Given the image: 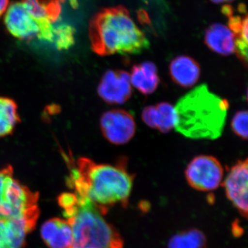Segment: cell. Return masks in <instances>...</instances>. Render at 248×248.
Returning a JSON list of instances; mask_svg holds the SVG:
<instances>
[{
	"instance_id": "6da1fadb",
	"label": "cell",
	"mask_w": 248,
	"mask_h": 248,
	"mask_svg": "<svg viewBox=\"0 0 248 248\" xmlns=\"http://www.w3.org/2000/svg\"><path fill=\"white\" fill-rule=\"evenodd\" d=\"M133 178L125 160L117 165L98 164L82 157L78 160L76 169L72 170L68 184L75 193L88 199L106 214L117 204L128 205Z\"/></svg>"
},
{
	"instance_id": "7a4b0ae2",
	"label": "cell",
	"mask_w": 248,
	"mask_h": 248,
	"mask_svg": "<svg viewBox=\"0 0 248 248\" xmlns=\"http://www.w3.org/2000/svg\"><path fill=\"white\" fill-rule=\"evenodd\" d=\"M174 108L178 133L192 140H215L223 133L229 103L202 84L183 96Z\"/></svg>"
},
{
	"instance_id": "3957f363",
	"label": "cell",
	"mask_w": 248,
	"mask_h": 248,
	"mask_svg": "<svg viewBox=\"0 0 248 248\" xmlns=\"http://www.w3.org/2000/svg\"><path fill=\"white\" fill-rule=\"evenodd\" d=\"M58 203L73 231L69 248H124L120 233L92 202L74 192L62 194Z\"/></svg>"
},
{
	"instance_id": "277c9868",
	"label": "cell",
	"mask_w": 248,
	"mask_h": 248,
	"mask_svg": "<svg viewBox=\"0 0 248 248\" xmlns=\"http://www.w3.org/2000/svg\"><path fill=\"white\" fill-rule=\"evenodd\" d=\"M93 50L100 55L138 54L148 47V41L123 6L104 9L91 26Z\"/></svg>"
},
{
	"instance_id": "5b68a950",
	"label": "cell",
	"mask_w": 248,
	"mask_h": 248,
	"mask_svg": "<svg viewBox=\"0 0 248 248\" xmlns=\"http://www.w3.org/2000/svg\"><path fill=\"white\" fill-rule=\"evenodd\" d=\"M38 200L37 192L15 179L11 166L0 170V219L38 220Z\"/></svg>"
},
{
	"instance_id": "8992f818",
	"label": "cell",
	"mask_w": 248,
	"mask_h": 248,
	"mask_svg": "<svg viewBox=\"0 0 248 248\" xmlns=\"http://www.w3.org/2000/svg\"><path fill=\"white\" fill-rule=\"evenodd\" d=\"M185 174L191 187L197 190L208 192L215 190L221 184L223 169L216 158L200 155L190 161Z\"/></svg>"
},
{
	"instance_id": "52a82bcc",
	"label": "cell",
	"mask_w": 248,
	"mask_h": 248,
	"mask_svg": "<svg viewBox=\"0 0 248 248\" xmlns=\"http://www.w3.org/2000/svg\"><path fill=\"white\" fill-rule=\"evenodd\" d=\"M6 29L16 38L31 40L35 38L48 40V34L22 1L10 4L4 15Z\"/></svg>"
},
{
	"instance_id": "ba28073f",
	"label": "cell",
	"mask_w": 248,
	"mask_h": 248,
	"mask_svg": "<svg viewBox=\"0 0 248 248\" xmlns=\"http://www.w3.org/2000/svg\"><path fill=\"white\" fill-rule=\"evenodd\" d=\"M104 138L115 145H124L133 139L136 132L133 116L128 111L115 109L105 112L100 120Z\"/></svg>"
},
{
	"instance_id": "9c48e42d",
	"label": "cell",
	"mask_w": 248,
	"mask_h": 248,
	"mask_svg": "<svg viewBox=\"0 0 248 248\" xmlns=\"http://www.w3.org/2000/svg\"><path fill=\"white\" fill-rule=\"evenodd\" d=\"M227 197L243 217L248 216V159L238 161L231 168L223 182Z\"/></svg>"
},
{
	"instance_id": "30bf717a",
	"label": "cell",
	"mask_w": 248,
	"mask_h": 248,
	"mask_svg": "<svg viewBox=\"0 0 248 248\" xmlns=\"http://www.w3.org/2000/svg\"><path fill=\"white\" fill-rule=\"evenodd\" d=\"M98 94L109 104L126 102L132 95L130 75L124 71H107L99 83Z\"/></svg>"
},
{
	"instance_id": "8fae6325",
	"label": "cell",
	"mask_w": 248,
	"mask_h": 248,
	"mask_svg": "<svg viewBox=\"0 0 248 248\" xmlns=\"http://www.w3.org/2000/svg\"><path fill=\"white\" fill-rule=\"evenodd\" d=\"M37 219H0V248H22L27 235L33 231Z\"/></svg>"
},
{
	"instance_id": "7c38bea8",
	"label": "cell",
	"mask_w": 248,
	"mask_h": 248,
	"mask_svg": "<svg viewBox=\"0 0 248 248\" xmlns=\"http://www.w3.org/2000/svg\"><path fill=\"white\" fill-rule=\"evenodd\" d=\"M41 236L50 248H69L73 241V231L66 220L54 218L42 225Z\"/></svg>"
},
{
	"instance_id": "4fadbf2b",
	"label": "cell",
	"mask_w": 248,
	"mask_h": 248,
	"mask_svg": "<svg viewBox=\"0 0 248 248\" xmlns=\"http://www.w3.org/2000/svg\"><path fill=\"white\" fill-rule=\"evenodd\" d=\"M21 1L46 31L48 40H51L53 24L60 14L59 0H21Z\"/></svg>"
},
{
	"instance_id": "5bb4252c",
	"label": "cell",
	"mask_w": 248,
	"mask_h": 248,
	"mask_svg": "<svg viewBox=\"0 0 248 248\" xmlns=\"http://www.w3.org/2000/svg\"><path fill=\"white\" fill-rule=\"evenodd\" d=\"M169 69L173 81L183 88L192 87L200 79V65L190 57L182 55L174 59Z\"/></svg>"
},
{
	"instance_id": "9a60e30c",
	"label": "cell",
	"mask_w": 248,
	"mask_h": 248,
	"mask_svg": "<svg viewBox=\"0 0 248 248\" xmlns=\"http://www.w3.org/2000/svg\"><path fill=\"white\" fill-rule=\"evenodd\" d=\"M222 12L228 17V26L235 37V52L245 64L248 63V20L247 14L234 16L232 8L226 5L222 8Z\"/></svg>"
},
{
	"instance_id": "2e32d148",
	"label": "cell",
	"mask_w": 248,
	"mask_h": 248,
	"mask_svg": "<svg viewBox=\"0 0 248 248\" xmlns=\"http://www.w3.org/2000/svg\"><path fill=\"white\" fill-rule=\"evenodd\" d=\"M205 43L209 48L222 55H229L235 52V37L229 27L217 23L205 31Z\"/></svg>"
},
{
	"instance_id": "e0dca14e",
	"label": "cell",
	"mask_w": 248,
	"mask_h": 248,
	"mask_svg": "<svg viewBox=\"0 0 248 248\" xmlns=\"http://www.w3.org/2000/svg\"><path fill=\"white\" fill-rule=\"evenodd\" d=\"M130 82L135 89L143 94H151L159 84V78L155 63L146 62L135 65L132 68Z\"/></svg>"
},
{
	"instance_id": "ac0fdd59",
	"label": "cell",
	"mask_w": 248,
	"mask_h": 248,
	"mask_svg": "<svg viewBox=\"0 0 248 248\" xmlns=\"http://www.w3.org/2000/svg\"><path fill=\"white\" fill-rule=\"evenodd\" d=\"M19 121L16 103L0 96V138L12 133Z\"/></svg>"
},
{
	"instance_id": "d6986e66",
	"label": "cell",
	"mask_w": 248,
	"mask_h": 248,
	"mask_svg": "<svg viewBox=\"0 0 248 248\" xmlns=\"http://www.w3.org/2000/svg\"><path fill=\"white\" fill-rule=\"evenodd\" d=\"M206 239L202 232L188 230L174 235L170 239L168 248H205Z\"/></svg>"
},
{
	"instance_id": "ffe728a7",
	"label": "cell",
	"mask_w": 248,
	"mask_h": 248,
	"mask_svg": "<svg viewBox=\"0 0 248 248\" xmlns=\"http://www.w3.org/2000/svg\"><path fill=\"white\" fill-rule=\"evenodd\" d=\"M156 110V130L168 133L174 128V108L167 102H161L155 106Z\"/></svg>"
},
{
	"instance_id": "44dd1931",
	"label": "cell",
	"mask_w": 248,
	"mask_h": 248,
	"mask_svg": "<svg viewBox=\"0 0 248 248\" xmlns=\"http://www.w3.org/2000/svg\"><path fill=\"white\" fill-rule=\"evenodd\" d=\"M248 122L247 110H241L236 112L232 120V130L235 135L243 140L248 139Z\"/></svg>"
},
{
	"instance_id": "7402d4cb",
	"label": "cell",
	"mask_w": 248,
	"mask_h": 248,
	"mask_svg": "<svg viewBox=\"0 0 248 248\" xmlns=\"http://www.w3.org/2000/svg\"><path fill=\"white\" fill-rule=\"evenodd\" d=\"M142 120L148 126L156 128V110L155 106H148L144 108L142 112Z\"/></svg>"
},
{
	"instance_id": "603a6c76",
	"label": "cell",
	"mask_w": 248,
	"mask_h": 248,
	"mask_svg": "<svg viewBox=\"0 0 248 248\" xmlns=\"http://www.w3.org/2000/svg\"><path fill=\"white\" fill-rule=\"evenodd\" d=\"M9 5V0H0V17L4 16Z\"/></svg>"
},
{
	"instance_id": "cb8c5ba5",
	"label": "cell",
	"mask_w": 248,
	"mask_h": 248,
	"mask_svg": "<svg viewBox=\"0 0 248 248\" xmlns=\"http://www.w3.org/2000/svg\"><path fill=\"white\" fill-rule=\"evenodd\" d=\"M211 1L217 3V4H220V3L229 2V1H234V0H211Z\"/></svg>"
}]
</instances>
